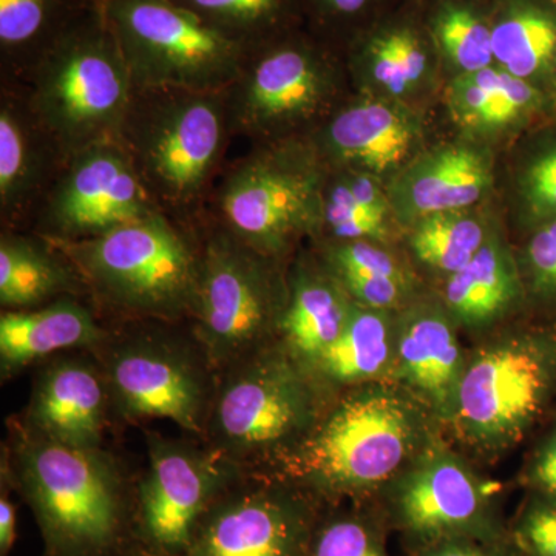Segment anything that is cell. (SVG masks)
<instances>
[{
	"label": "cell",
	"mask_w": 556,
	"mask_h": 556,
	"mask_svg": "<svg viewBox=\"0 0 556 556\" xmlns=\"http://www.w3.org/2000/svg\"><path fill=\"white\" fill-rule=\"evenodd\" d=\"M444 428L394 380L365 383L329 399L308 434L274 473L324 506L375 503Z\"/></svg>",
	"instance_id": "1"
},
{
	"label": "cell",
	"mask_w": 556,
	"mask_h": 556,
	"mask_svg": "<svg viewBox=\"0 0 556 556\" xmlns=\"http://www.w3.org/2000/svg\"><path fill=\"white\" fill-rule=\"evenodd\" d=\"M2 457L42 536V556H135L131 481L104 447L35 437L20 424Z\"/></svg>",
	"instance_id": "2"
},
{
	"label": "cell",
	"mask_w": 556,
	"mask_h": 556,
	"mask_svg": "<svg viewBox=\"0 0 556 556\" xmlns=\"http://www.w3.org/2000/svg\"><path fill=\"white\" fill-rule=\"evenodd\" d=\"M556 402V318L507 325L468 350L445 437L466 455L511 452Z\"/></svg>",
	"instance_id": "3"
},
{
	"label": "cell",
	"mask_w": 556,
	"mask_h": 556,
	"mask_svg": "<svg viewBox=\"0 0 556 556\" xmlns=\"http://www.w3.org/2000/svg\"><path fill=\"white\" fill-rule=\"evenodd\" d=\"M225 90L134 89L118 134L161 211L193 219L225 169L230 141Z\"/></svg>",
	"instance_id": "4"
},
{
	"label": "cell",
	"mask_w": 556,
	"mask_h": 556,
	"mask_svg": "<svg viewBox=\"0 0 556 556\" xmlns=\"http://www.w3.org/2000/svg\"><path fill=\"white\" fill-rule=\"evenodd\" d=\"M76 266L101 314L121 321L189 324L199 298L193 219L160 212L78 243H54Z\"/></svg>",
	"instance_id": "5"
},
{
	"label": "cell",
	"mask_w": 556,
	"mask_h": 556,
	"mask_svg": "<svg viewBox=\"0 0 556 556\" xmlns=\"http://www.w3.org/2000/svg\"><path fill=\"white\" fill-rule=\"evenodd\" d=\"M328 402L273 343L218 375L203 441L243 473L270 475L308 438Z\"/></svg>",
	"instance_id": "6"
},
{
	"label": "cell",
	"mask_w": 556,
	"mask_h": 556,
	"mask_svg": "<svg viewBox=\"0 0 556 556\" xmlns=\"http://www.w3.org/2000/svg\"><path fill=\"white\" fill-rule=\"evenodd\" d=\"M193 225L200 278L189 328L218 376L277 343L288 302V266L249 247L207 212L197 215Z\"/></svg>",
	"instance_id": "7"
},
{
	"label": "cell",
	"mask_w": 556,
	"mask_h": 556,
	"mask_svg": "<svg viewBox=\"0 0 556 556\" xmlns=\"http://www.w3.org/2000/svg\"><path fill=\"white\" fill-rule=\"evenodd\" d=\"M20 87L67 159L118 139L134 83L102 2L65 33Z\"/></svg>",
	"instance_id": "8"
},
{
	"label": "cell",
	"mask_w": 556,
	"mask_h": 556,
	"mask_svg": "<svg viewBox=\"0 0 556 556\" xmlns=\"http://www.w3.org/2000/svg\"><path fill=\"white\" fill-rule=\"evenodd\" d=\"M327 166L308 141L269 142L226 164L206 207L255 251L287 262L321 229Z\"/></svg>",
	"instance_id": "9"
},
{
	"label": "cell",
	"mask_w": 556,
	"mask_h": 556,
	"mask_svg": "<svg viewBox=\"0 0 556 556\" xmlns=\"http://www.w3.org/2000/svg\"><path fill=\"white\" fill-rule=\"evenodd\" d=\"M339 53L306 27L251 47L225 90L232 137L269 144L316 134L340 108Z\"/></svg>",
	"instance_id": "10"
},
{
	"label": "cell",
	"mask_w": 556,
	"mask_h": 556,
	"mask_svg": "<svg viewBox=\"0 0 556 556\" xmlns=\"http://www.w3.org/2000/svg\"><path fill=\"white\" fill-rule=\"evenodd\" d=\"M166 321H123L94 351L108 379L112 417L167 419L203 441L217 372L193 338Z\"/></svg>",
	"instance_id": "11"
},
{
	"label": "cell",
	"mask_w": 556,
	"mask_h": 556,
	"mask_svg": "<svg viewBox=\"0 0 556 556\" xmlns=\"http://www.w3.org/2000/svg\"><path fill=\"white\" fill-rule=\"evenodd\" d=\"M375 503L408 554L457 538H511L500 486L479 473L447 437L420 453Z\"/></svg>",
	"instance_id": "12"
},
{
	"label": "cell",
	"mask_w": 556,
	"mask_h": 556,
	"mask_svg": "<svg viewBox=\"0 0 556 556\" xmlns=\"http://www.w3.org/2000/svg\"><path fill=\"white\" fill-rule=\"evenodd\" d=\"M134 89L226 90L248 47L172 0H104Z\"/></svg>",
	"instance_id": "13"
},
{
	"label": "cell",
	"mask_w": 556,
	"mask_h": 556,
	"mask_svg": "<svg viewBox=\"0 0 556 556\" xmlns=\"http://www.w3.org/2000/svg\"><path fill=\"white\" fill-rule=\"evenodd\" d=\"M243 475L201 439L148 437V466L135 479V556H185L212 504Z\"/></svg>",
	"instance_id": "14"
},
{
	"label": "cell",
	"mask_w": 556,
	"mask_h": 556,
	"mask_svg": "<svg viewBox=\"0 0 556 556\" xmlns=\"http://www.w3.org/2000/svg\"><path fill=\"white\" fill-rule=\"evenodd\" d=\"M324 507L289 479L243 473L208 508L185 556H309Z\"/></svg>",
	"instance_id": "15"
},
{
	"label": "cell",
	"mask_w": 556,
	"mask_h": 556,
	"mask_svg": "<svg viewBox=\"0 0 556 556\" xmlns=\"http://www.w3.org/2000/svg\"><path fill=\"white\" fill-rule=\"evenodd\" d=\"M160 212L119 142L108 141L70 156L28 230L53 243H78Z\"/></svg>",
	"instance_id": "16"
},
{
	"label": "cell",
	"mask_w": 556,
	"mask_h": 556,
	"mask_svg": "<svg viewBox=\"0 0 556 556\" xmlns=\"http://www.w3.org/2000/svg\"><path fill=\"white\" fill-rule=\"evenodd\" d=\"M112 417L108 379L93 351L61 354L36 375L30 401L17 424L35 437L70 447H104Z\"/></svg>",
	"instance_id": "17"
},
{
	"label": "cell",
	"mask_w": 556,
	"mask_h": 556,
	"mask_svg": "<svg viewBox=\"0 0 556 556\" xmlns=\"http://www.w3.org/2000/svg\"><path fill=\"white\" fill-rule=\"evenodd\" d=\"M67 155L20 86L0 84V225L28 230Z\"/></svg>",
	"instance_id": "18"
},
{
	"label": "cell",
	"mask_w": 556,
	"mask_h": 556,
	"mask_svg": "<svg viewBox=\"0 0 556 556\" xmlns=\"http://www.w3.org/2000/svg\"><path fill=\"white\" fill-rule=\"evenodd\" d=\"M460 329L438 295H420L397 314V350L393 380L407 388L447 428L468 350Z\"/></svg>",
	"instance_id": "19"
},
{
	"label": "cell",
	"mask_w": 556,
	"mask_h": 556,
	"mask_svg": "<svg viewBox=\"0 0 556 556\" xmlns=\"http://www.w3.org/2000/svg\"><path fill=\"white\" fill-rule=\"evenodd\" d=\"M419 139V123L407 109L394 102L358 100L340 105L306 141L327 167L380 177L399 169Z\"/></svg>",
	"instance_id": "20"
},
{
	"label": "cell",
	"mask_w": 556,
	"mask_h": 556,
	"mask_svg": "<svg viewBox=\"0 0 556 556\" xmlns=\"http://www.w3.org/2000/svg\"><path fill=\"white\" fill-rule=\"evenodd\" d=\"M90 299L64 298L33 309L0 314V375L9 380L25 368L72 351H97L112 334Z\"/></svg>",
	"instance_id": "21"
},
{
	"label": "cell",
	"mask_w": 556,
	"mask_h": 556,
	"mask_svg": "<svg viewBox=\"0 0 556 556\" xmlns=\"http://www.w3.org/2000/svg\"><path fill=\"white\" fill-rule=\"evenodd\" d=\"M438 298L460 332L479 339L529 309L517 252L495 232L463 269L445 278Z\"/></svg>",
	"instance_id": "22"
},
{
	"label": "cell",
	"mask_w": 556,
	"mask_h": 556,
	"mask_svg": "<svg viewBox=\"0 0 556 556\" xmlns=\"http://www.w3.org/2000/svg\"><path fill=\"white\" fill-rule=\"evenodd\" d=\"M492 179L489 155L470 146L450 144L409 163L388 197L399 219L412 226L428 215L473 206Z\"/></svg>",
	"instance_id": "23"
},
{
	"label": "cell",
	"mask_w": 556,
	"mask_h": 556,
	"mask_svg": "<svg viewBox=\"0 0 556 556\" xmlns=\"http://www.w3.org/2000/svg\"><path fill=\"white\" fill-rule=\"evenodd\" d=\"M353 300L317 254H299L288 266V302L277 343L306 371L338 340Z\"/></svg>",
	"instance_id": "24"
},
{
	"label": "cell",
	"mask_w": 556,
	"mask_h": 556,
	"mask_svg": "<svg viewBox=\"0 0 556 556\" xmlns=\"http://www.w3.org/2000/svg\"><path fill=\"white\" fill-rule=\"evenodd\" d=\"M397 314L353 302L342 334L309 369L328 401L351 388L393 380Z\"/></svg>",
	"instance_id": "25"
},
{
	"label": "cell",
	"mask_w": 556,
	"mask_h": 556,
	"mask_svg": "<svg viewBox=\"0 0 556 556\" xmlns=\"http://www.w3.org/2000/svg\"><path fill=\"white\" fill-rule=\"evenodd\" d=\"M64 298L90 299L72 260L53 241L31 230L0 232L2 311L39 308Z\"/></svg>",
	"instance_id": "26"
},
{
	"label": "cell",
	"mask_w": 556,
	"mask_h": 556,
	"mask_svg": "<svg viewBox=\"0 0 556 556\" xmlns=\"http://www.w3.org/2000/svg\"><path fill=\"white\" fill-rule=\"evenodd\" d=\"M348 62L358 75L402 94L426 78L438 54L428 30L426 10L388 11L346 47Z\"/></svg>",
	"instance_id": "27"
},
{
	"label": "cell",
	"mask_w": 556,
	"mask_h": 556,
	"mask_svg": "<svg viewBox=\"0 0 556 556\" xmlns=\"http://www.w3.org/2000/svg\"><path fill=\"white\" fill-rule=\"evenodd\" d=\"M316 254L357 305L401 313L422 295L419 278L386 244L320 240Z\"/></svg>",
	"instance_id": "28"
},
{
	"label": "cell",
	"mask_w": 556,
	"mask_h": 556,
	"mask_svg": "<svg viewBox=\"0 0 556 556\" xmlns=\"http://www.w3.org/2000/svg\"><path fill=\"white\" fill-rule=\"evenodd\" d=\"M98 0H0V84L21 86Z\"/></svg>",
	"instance_id": "29"
},
{
	"label": "cell",
	"mask_w": 556,
	"mask_h": 556,
	"mask_svg": "<svg viewBox=\"0 0 556 556\" xmlns=\"http://www.w3.org/2000/svg\"><path fill=\"white\" fill-rule=\"evenodd\" d=\"M492 43L497 67L555 93L556 0H493Z\"/></svg>",
	"instance_id": "30"
},
{
	"label": "cell",
	"mask_w": 556,
	"mask_h": 556,
	"mask_svg": "<svg viewBox=\"0 0 556 556\" xmlns=\"http://www.w3.org/2000/svg\"><path fill=\"white\" fill-rule=\"evenodd\" d=\"M493 0H431L428 30L438 56L463 73L495 65L492 43Z\"/></svg>",
	"instance_id": "31"
},
{
	"label": "cell",
	"mask_w": 556,
	"mask_h": 556,
	"mask_svg": "<svg viewBox=\"0 0 556 556\" xmlns=\"http://www.w3.org/2000/svg\"><path fill=\"white\" fill-rule=\"evenodd\" d=\"M492 236L484 219L471 212H439L409 226L408 249L422 268L445 280L463 269Z\"/></svg>",
	"instance_id": "32"
},
{
	"label": "cell",
	"mask_w": 556,
	"mask_h": 556,
	"mask_svg": "<svg viewBox=\"0 0 556 556\" xmlns=\"http://www.w3.org/2000/svg\"><path fill=\"white\" fill-rule=\"evenodd\" d=\"M208 27L248 49L281 33L305 27L300 0H172Z\"/></svg>",
	"instance_id": "33"
},
{
	"label": "cell",
	"mask_w": 556,
	"mask_h": 556,
	"mask_svg": "<svg viewBox=\"0 0 556 556\" xmlns=\"http://www.w3.org/2000/svg\"><path fill=\"white\" fill-rule=\"evenodd\" d=\"M391 530L376 503L325 506L318 517L309 556H393Z\"/></svg>",
	"instance_id": "34"
},
{
	"label": "cell",
	"mask_w": 556,
	"mask_h": 556,
	"mask_svg": "<svg viewBox=\"0 0 556 556\" xmlns=\"http://www.w3.org/2000/svg\"><path fill=\"white\" fill-rule=\"evenodd\" d=\"M517 199L519 215L529 232L556 218V124L540 135L522 160Z\"/></svg>",
	"instance_id": "35"
},
{
	"label": "cell",
	"mask_w": 556,
	"mask_h": 556,
	"mask_svg": "<svg viewBox=\"0 0 556 556\" xmlns=\"http://www.w3.org/2000/svg\"><path fill=\"white\" fill-rule=\"evenodd\" d=\"M305 27L340 51L388 11V0H300Z\"/></svg>",
	"instance_id": "36"
},
{
	"label": "cell",
	"mask_w": 556,
	"mask_h": 556,
	"mask_svg": "<svg viewBox=\"0 0 556 556\" xmlns=\"http://www.w3.org/2000/svg\"><path fill=\"white\" fill-rule=\"evenodd\" d=\"M525 278L529 309L544 317L556 316V218L530 230L517 252Z\"/></svg>",
	"instance_id": "37"
},
{
	"label": "cell",
	"mask_w": 556,
	"mask_h": 556,
	"mask_svg": "<svg viewBox=\"0 0 556 556\" xmlns=\"http://www.w3.org/2000/svg\"><path fill=\"white\" fill-rule=\"evenodd\" d=\"M510 530L525 556H556V501L526 493Z\"/></svg>",
	"instance_id": "38"
},
{
	"label": "cell",
	"mask_w": 556,
	"mask_h": 556,
	"mask_svg": "<svg viewBox=\"0 0 556 556\" xmlns=\"http://www.w3.org/2000/svg\"><path fill=\"white\" fill-rule=\"evenodd\" d=\"M519 484L525 486L527 495L556 501V415L527 456Z\"/></svg>",
	"instance_id": "39"
},
{
	"label": "cell",
	"mask_w": 556,
	"mask_h": 556,
	"mask_svg": "<svg viewBox=\"0 0 556 556\" xmlns=\"http://www.w3.org/2000/svg\"><path fill=\"white\" fill-rule=\"evenodd\" d=\"M408 556H525V554L511 536L507 541H479L467 540V538L439 541L430 546L417 548Z\"/></svg>",
	"instance_id": "40"
},
{
	"label": "cell",
	"mask_w": 556,
	"mask_h": 556,
	"mask_svg": "<svg viewBox=\"0 0 556 556\" xmlns=\"http://www.w3.org/2000/svg\"><path fill=\"white\" fill-rule=\"evenodd\" d=\"M14 489L10 475L2 468L0 484V556H10L17 536V504L13 501Z\"/></svg>",
	"instance_id": "41"
},
{
	"label": "cell",
	"mask_w": 556,
	"mask_h": 556,
	"mask_svg": "<svg viewBox=\"0 0 556 556\" xmlns=\"http://www.w3.org/2000/svg\"><path fill=\"white\" fill-rule=\"evenodd\" d=\"M554 90H555V93H556V68H555Z\"/></svg>",
	"instance_id": "42"
},
{
	"label": "cell",
	"mask_w": 556,
	"mask_h": 556,
	"mask_svg": "<svg viewBox=\"0 0 556 556\" xmlns=\"http://www.w3.org/2000/svg\"><path fill=\"white\" fill-rule=\"evenodd\" d=\"M98 2H104V0H98Z\"/></svg>",
	"instance_id": "43"
}]
</instances>
